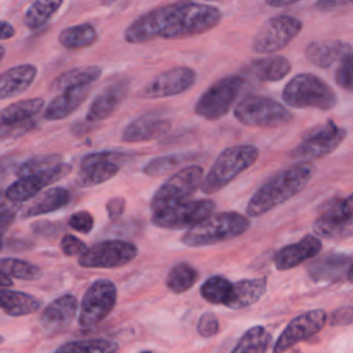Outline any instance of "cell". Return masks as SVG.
Listing matches in <instances>:
<instances>
[{"label":"cell","instance_id":"13","mask_svg":"<svg viewBox=\"0 0 353 353\" xmlns=\"http://www.w3.org/2000/svg\"><path fill=\"white\" fill-rule=\"evenodd\" d=\"M346 130L339 128L332 120L307 131L302 142L291 152L294 159L312 160L330 154L346 138Z\"/></svg>","mask_w":353,"mask_h":353},{"label":"cell","instance_id":"46","mask_svg":"<svg viewBox=\"0 0 353 353\" xmlns=\"http://www.w3.org/2000/svg\"><path fill=\"white\" fill-rule=\"evenodd\" d=\"M59 248L61 251L66 255V256H80L87 251V244L80 240L79 237L73 236V234H63L59 243Z\"/></svg>","mask_w":353,"mask_h":353},{"label":"cell","instance_id":"29","mask_svg":"<svg viewBox=\"0 0 353 353\" xmlns=\"http://www.w3.org/2000/svg\"><path fill=\"white\" fill-rule=\"evenodd\" d=\"M102 73V69L97 65L91 66H84V68H73L69 70L62 72L58 74L52 81H51V88L52 90H68V88H74V87H87L91 85L94 81L99 79Z\"/></svg>","mask_w":353,"mask_h":353},{"label":"cell","instance_id":"4","mask_svg":"<svg viewBox=\"0 0 353 353\" xmlns=\"http://www.w3.org/2000/svg\"><path fill=\"white\" fill-rule=\"evenodd\" d=\"M259 152L254 145H234L226 148L215 159L214 164L203 176L201 190L207 194L219 192L236 176L248 170L258 159Z\"/></svg>","mask_w":353,"mask_h":353},{"label":"cell","instance_id":"35","mask_svg":"<svg viewBox=\"0 0 353 353\" xmlns=\"http://www.w3.org/2000/svg\"><path fill=\"white\" fill-rule=\"evenodd\" d=\"M269 345L270 334L262 325H255L244 332L232 353H266Z\"/></svg>","mask_w":353,"mask_h":353},{"label":"cell","instance_id":"54","mask_svg":"<svg viewBox=\"0 0 353 353\" xmlns=\"http://www.w3.org/2000/svg\"><path fill=\"white\" fill-rule=\"evenodd\" d=\"M295 1L290 0V1H268L269 6L272 7H288V6H292Z\"/></svg>","mask_w":353,"mask_h":353},{"label":"cell","instance_id":"10","mask_svg":"<svg viewBox=\"0 0 353 353\" xmlns=\"http://www.w3.org/2000/svg\"><path fill=\"white\" fill-rule=\"evenodd\" d=\"M117 301V288L112 280L98 279L84 292L79 307V324L92 327L108 317Z\"/></svg>","mask_w":353,"mask_h":353},{"label":"cell","instance_id":"1","mask_svg":"<svg viewBox=\"0 0 353 353\" xmlns=\"http://www.w3.org/2000/svg\"><path fill=\"white\" fill-rule=\"evenodd\" d=\"M221 18L219 8L214 6L178 1L139 15L124 30V39L131 44L156 39H186L211 30L221 22Z\"/></svg>","mask_w":353,"mask_h":353},{"label":"cell","instance_id":"30","mask_svg":"<svg viewBox=\"0 0 353 353\" xmlns=\"http://www.w3.org/2000/svg\"><path fill=\"white\" fill-rule=\"evenodd\" d=\"M248 69L259 81H279L290 73L291 63L281 55H273L251 62Z\"/></svg>","mask_w":353,"mask_h":353},{"label":"cell","instance_id":"22","mask_svg":"<svg viewBox=\"0 0 353 353\" xmlns=\"http://www.w3.org/2000/svg\"><path fill=\"white\" fill-rule=\"evenodd\" d=\"M37 76V66L21 63L0 73V101L15 98L25 92Z\"/></svg>","mask_w":353,"mask_h":353},{"label":"cell","instance_id":"56","mask_svg":"<svg viewBox=\"0 0 353 353\" xmlns=\"http://www.w3.org/2000/svg\"><path fill=\"white\" fill-rule=\"evenodd\" d=\"M4 55H6V48L0 44V62H1V59L4 58Z\"/></svg>","mask_w":353,"mask_h":353},{"label":"cell","instance_id":"6","mask_svg":"<svg viewBox=\"0 0 353 353\" xmlns=\"http://www.w3.org/2000/svg\"><path fill=\"white\" fill-rule=\"evenodd\" d=\"M234 117L244 125L277 128L292 119V113L280 102L262 97L247 95L234 108Z\"/></svg>","mask_w":353,"mask_h":353},{"label":"cell","instance_id":"33","mask_svg":"<svg viewBox=\"0 0 353 353\" xmlns=\"http://www.w3.org/2000/svg\"><path fill=\"white\" fill-rule=\"evenodd\" d=\"M63 6L62 0H37L29 4L23 14V23L29 29L43 28Z\"/></svg>","mask_w":353,"mask_h":353},{"label":"cell","instance_id":"59","mask_svg":"<svg viewBox=\"0 0 353 353\" xmlns=\"http://www.w3.org/2000/svg\"><path fill=\"white\" fill-rule=\"evenodd\" d=\"M141 353H152V352H141Z\"/></svg>","mask_w":353,"mask_h":353},{"label":"cell","instance_id":"25","mask_svg":"<svg viewBox=\"0 0 353 353\" xmlns=\"http://www.w3.org/2000/svg\"><path fill=\"white\" fill-rule=\"evenodd\" d=\"M70 201V192L66 188L55 186L40 193L39 197L33 200L22 212V218H33L44 214L58 211Z\"/></svg>","mask_w":353,"mask_h":353},{"label":"cell","instance_id":"16","mask_svg":"<svg viewBox=\"0 0 353 353\" xmlns=\"http://www.w3.org/2000/svg\"><path fill=\"white\" fill-rule=\"evenodd\" d=\"M121 156V153L109 150L84 154L80 159V171L76 183L80 188H91L112 179L120 171L116 159Z\"/></svg>","mask_w":353,"mask_h":353},{"label":"cell","instance_id":"49","mask_svg":"<svg viewBox=\"0 0 353 353\" xmlns=\"http://www.w3.org/2000/svg\"><path fill=\"white\" fill-rule=\"evenodd\" d=\"M106 212H108V216L109 219L114 221L117 219L120 215H123L124 210H125V199L121 197V196H116V197H112L106 201Z\"/></svg>","mask_w":353,"mask_h":353},{"label":"cell","instance_id":"19","mask_svg":"<svg viewBox=\"0 0 353 353\" xmlns=\"http://www.w3.org/2000/svg\"><path fill=\"white\" fill-rule=\"evenodd\" d=\"M128 90H130V80L127 79L117 80L110 85H108L106 88H103L92 99L87 110L85 120L94 123V121L106 120L108 117L113 116L120 108V105L123 103L124 98L127 97Z\"/></svg>","mask_w":353,"mask_h":353},{"label":"cell","instance_id":"53","mask_svg":"<svg viewBox=\"0 0 353 353\" xmlns=\"http://www.w3.org/2000/svg\"><path fill=\"white\" fill-rule=\"evenodd\" d=\"M339 4H343V3H338V1H320L316 4L317 8H321V10H327L330 7H335V6H339Z\"/></svg>","mask_w":353,"mask_h":353},{"label":"cell","instance_id":"44","mask_svg":"<svg viewBox=\"0 0 353 353\" xmlns=\"http://www.w3.org/2000/svg\"><path fill=\"white\" fill-rule=\"evenodd\" d=\"M19 210H21V204L10 203L8 200L0 204V251L3 248V236L7 232V229L12 225L15 215Z\"/></svg>","mask_w":353,"mask_h":353},{"label":"cell","instance_id":"11","mask_svg":"<svg viewBox=\"0 0 353 353\" xmlns=\"http://www.w3.org/2000/svg\"><path fill=\"white\" fill-rule=\"evenodd\" d=\"M214 211L215 203L212 200H186L153 212L152 223L161 229H190L211 216Z\"/></svg>","mask_w":353,"mask_h":353},{"label":"cell","instance_id":"47","mask_svg":"<svg viewBox=\"0 0 353 353\" xmlns=\"http://www.w3.org/2000/svg\"><path fill=\"white\" fill-rule=\"evenodd\" d=\"M36 125H37L36 120L19 123V124H11V125H0V139L19 138L30 132L33 128H36Z\"/></svg>","mask_w":353,"mask_h":353},{"label":"cell","instance_id":"3","mask_svg":"<svg viewBox=\"0 0 353 353\" xmlns=\"http://www.w3.org/2000/svg\"><path fill=\"white\" fill-rule=\"evenodd\" d=\"M250 225L248 216L240 212L230 211L215 215L212 214L203 222L188 229V232L181 237V243L192 248L212 245L243 234Z\"/></svg>","mask_w":353,"mask_h":353},{"label":"cell","instance_id":"8","mask_svg":"<svg viewBox=\"0 0 353 353\" xmlns=\"http://www.w3.org/2000/svg\"><path fill=\"white\" fill-rule=\"evenodd\" d=\"M203 168L200 165H188L170 176L153 194L152 211H160L186 201L200 188L203 181Z\"/></svg>","mask_w":353,"mask_h":353},{"label":"cell","instance_id":"42","mask_svg":"<svg viewBox=\"0 0 353 353\" xmlns=\"http://www.w3.org/2000/svg\"><path fill=\"white\" fill-rule=\"evenodd\" d=\"M335 81L347 91L353 92V52L346 55L335 72Z\"/></svg>","mask_w":353,"mask_h":353},{"label":"cell","instance_id":"51","mask_svg":"<svg viewBox=\"0 0 353 353\" xmlns=\"http://www.w3.org/2000/svg\"><path fill=\"white\" fill-rule=\"evenodd\" d=\"M14 34H15V28L7 21H0V41L11 39L14 37Z\"/></svg>","mask_w":353,"mask_h":353},{"label":"cell","instance_id":"27","mask_svg":"<svg viewBox=\"0 0 353 353\" xmlns=\"http://www.w3.org/2000/svg\"><path fill=\"white\" fill-rule=\"evenodd\" d=\"M41 307V302L23 291L0 288V309L12 317L36 313Z\"/></svg>","mask_w":353,"mask_h":353},{"label":"cell","instance_id":"43","mask_svg":"<svg viewBox=\"0 0 353 353\" xmlns=\"http://www.w3.org/2000/svg\"><path fill=\"white\" fill-rule=\"evenodd\" d=\"M330 218L341 222H350L353 221V193L345 197L343 200L338 201L332 208L324 212Z\"/></svg>","mask_w":353,"mask_h":353},{"label":"cell","instance_id":"50","mask_svg":"<svg viewBox=\"0 0 353 353\" xmlns=\"http://www.w3.org/2000/svg\"><path fill=\"white\" fill-rule=\"evenodd\" d=\"M331 324H336V325H346V324H353V307L347 306V307H339L336 310L332 312L331 317H330Z\"/></svg>","mask_w":353,"mask_h":353},{"label":"cell","instance_id":"12","mask_svg":"<svg viewBox=\"0 0 353 353\" xmlns=\"http://www.w3.org/2000/svg\"><path fill=\"white\" fill-rule=\"evenodd\" d=\"M302 29V22L291 15H277L268 19L252 40L256 54H272L284 48Z\"/></svg>","mask_w":353,"mask_h":353},{"label":"cell","instance_id":"45","mask_svg":"<svg viewBox=\"0 0 353 353\" xmlns=\"http://www.w3.org/2000/svg\"><path fill=\"white\" fill-rule=\"evenodd\" d=\"M68 225H69V228H72L76 232L88 234L94 229V216L88 211L81 210V211L73 212L69 216Z\"/></svg>","mask_w":353,"mask_h":353},{"label":"cell","instance_id":"17","mask_svg":"<svg viewBox=\"0 0 353 353\" xmlns=\"http://www.w3.org/2000/svg\"><path fill=\"white\" fill-rule=\"evenodd\" d=\"M327 314L321 309L309 310L292 319L277 338L273 353H283L301 341L314 336L325 324Z\"/></svg>","mask_w":353,"mask_h":353},{"label":"cell","instance_id":"48","mask_svg":"<svg viewBox=\"0 0 353 353\" xmlns=\"http://www.w3.org/2000/svg\"><path fill=\"white\" fill-rule=\"evenodd\" d=\"M219 330V324H218V319L215 317L214 313L207 312L203 313L199 319V324H197V331L201 336L210 338L212 335H215Z\"/></svg>","mask_w":353,"mask_h":353},{"label":"cell","instance_id":"40","mask_svg":"<svg viewBox=\"0 0 353 353\" xmlns=\"http://www.w3.org/2000/svg\"><path fill=\"white\" fill-rule=\"evenodd\" d=\"M62 161V156L58 153L51 154H39L34 157L28 159L26 161L21 163L15 171L18 178H26L32 175L41 174L44 171H48L57 165H59Z\"/></svg>","mask_w":353,"mask_h":353},{"label":"cell","instance_id":"21","mask_svg":"<svg viewBox=\"0 0 353 353\" xmlns=\"http://www.w3.org/2000/svg\"><path fill=\"white\" fill-rule=\"evenodd\" d=\"M323 248L321 240L314 234H306L299 241L288 244L279 250L274 255V266L277 270H288L296 268L302 262L314 258Z\"/></svg>","mask_w":353,"mask_h":353},{"label":"cell","instance_id":"41","mask_svg":"<svg viewBox=\"0 0 353 353\" xmlns=\"http://www.w3.org/2000/svg\"><path fill=\"white\" fill-rule=\"evenodd\" d=\"M188 159V156L178 153V154H167V156H160L153 160H150L145 167L143 172L149 176H160L179 165Z\"/></svg>","mask_w":353,"mask_h":353},{"label":"cell","instance_id":"31","mask_svg":"<svg viewBox=\"0 0 353 353\" xmlns=\"http://www.w3.org/2000/svg\"><path fill=\"white\" fill-rule=\"evenodd\" d=\"M97 40H98V32L95 26L88 22L68 26L62 29L58 36L59 44L69 50L91 47Z\"/></svg>","mask_w":353,"mask_h":353},{"label":"cell","instance_id":"34","mask_svg":"<svg viewBox=\"0 0 353 353\" xmlns=\"http://www.w3.org/2000/svg\"><path fill=\"white\" fill-rule=\"evenodd\" d=\"M117 350V342L105 338H95L66 342L61 345L55 353H116Z\"/></svg>","mask_w":353,"mask_h":353},{"label":"cell","instance_id":"23","mask_svg":"<svg viewBox=\"0 0 353 353\" xmlns=\"http://www.w3.org/2000/svg\"><path fill=\"white\" fill-rule=\"evenodd\" d=\"M352 52V46L343 40L312 41L305 50L307 61L319 68H330Z\"/></svg>","mask_w":353,"mask_h":353},{"label":"cell","instance_id":"52","mask_svg":"<svg viewBox=\"0 0 353 353\" xmlns=\"http://www.w3.org/2000/svg\"><path fill=\"white\" fill-rule=\"evenodd\" d=\"M11 285H12V279L0 272V288H6V287H11Z\"/></svg>","mask_w":353,"mask_h":353},{"label":"cell","instance_id":"24","mask_svg":"<svg viewBox=\"0 0 353 353\" xmlns=\"http://www.w3.org/2000/svg\"><path fill=\"white\" fill-rule=\"evenodd\" d=\"M90 94V85L87 87H74L63 90L59 95H57L43 112V117L47 121H57L70 116Z\"/></svg>","mask_w":353,"mask_h":353},{"label":"cell","instance_id":"5","mask_svg":"<svg viewBox=\"0 0 353 353\" xmlns=\"http://www.w3.org/2000/svg\"><path fill=\"white\" fill-rule=\"evenodd\" d=\"M284 102L295 109L313 108L330 110L336 105L334 90L319 76L299 73L294 76L283 90Z\"/></svg>","mask_w":353,"mask_h":353},{"label":"cell","instance_id":"28","mask_svg":"<svg viewBox=\"0 0 353 353\" xmlns=\"http://www.w3.org/2000/svg\"><path fill=\"white\" fill-rule=\"evenodd\" d=\"M43 108L44 99L40 97L12 102L0 110V125H11L34 120V116Z\"/></svg>","mask_w":353,"mask_h":353},{"label":"cell","instance_id":"39","mask_svg":"<svg viewBox=\"0 0 353 353\" xmlns=\"http://www.w3.org/2000/svg\"><path fill=\"white\" fill-rule=\"evenodd\" d=\"M232 288L233 284L228 279L222 276H212L203 283L200 292L201 296L210 303L226 305L230 298Z\"/></svg>","mask_w":353,"mask_h":353},{"label":"cell","instance_id":"2","mask_svg":"<svg viewBox=\"0 0 353 353\" xmlns=\"http://www.w3.org/2000/svg\"><path fill=\"white\" fill-rule=\"evenodd\" d=\"M312 175L313 168L305 163L277 172L254 193L245 208L247 215L255 218L285 203L307 185Z\"/></svg>","mask_w":353,"mask_h":353},{"label":"cell","instance_id":"15","mask_svg":"<svg viewBox=\"0 0 353 353\" xmlns=\"http://www.w3.org/2000/svg\"><path fill=\"white\" fill-rule=\"evenodd\" d=\"M70 172H72V165L68 163H61L59 165L48 171H44L41 174L26 176V178H18L4 190L6 200L15 204H22L25 201H29L30 199L37 196L44 188L55 183L57 181L62 179Z\"/></svg>","mask_w":353,"mask_h":353},{"label":"cell","instance_id":"32","mask_svg":"<svg viewBox=\"0 0 353 353\" xmlns=\"http://www.w3.org/2000/svg\"><path fill=\"white\" fill-rule=\"evenodd\" d=\"M349 262L350 258L343 254H330L313 262L309 266V273L317 281L336 280L343 273Z\"/></svg>","mask_w":353,"mask_h":353},{"label":"cell","instance_id":"9","mask_svg":"<svg viewBox=\"0 0 353 353\" xmlns=\"http://www.w3.org/2000/svg\"><path fill=\"white\" fill-rule=\"evenodd\" d=\"M138 256V247L127 240L112 239L92 244L77 258L81 268L114 269L132 262Z\"/></svg>","mask_w":353,"mask_h":353},{"label":"cell","instance_id":"26","mask_svg":"<svg viewBox=\"0 0 353 353\" xmlns=\"http://www.w3.org/2000/svg\"><path fill=\"white\" fill-rule=\"evenodd\" d=\"M266 292V279H244L233 284L230 298L226 303L230 309H244L259 301Z\"/></svg>","mask_w":353,"mask_h":353},{"label":"cell","instance_id":"18","mask_svg":"<svg viewBox=\"0 0 353 353\" xmlns=\"http://www.w3.org/2000/svg\"><path fill=\"white\" fill-rule=\"evenodd\" d=\"M79 307L77 298L73 294H63L50 302L41 312L39 321L48 334H58L68 328L76 317Z\"/></svg>","mask_w":353,"mask_h":353},{"label":"cell","instance_id":"20","mask_svg":"<svg viewBox=\"0 0 353 353\" xmlns=\"http://www.w3.org/2000/svg\"><path fill=\"white\" fill-rule=\"evenodd\" d=\"M170 130L171 121L168 119L148 113L134 119L124 127L121 132V141L128 143L153 141L167 135Z\"/></svg>","mask_w":353,"mask_h":353},{"label":"cell","instance_id":"37","mask_svg":"<svg viewBox=\"0 0 353 353\" xmlns=\"http://www.w3.org/2000/svg\"><path fill=\"white\" fill-rule=\"evenodd\" d=\"M199 277L197 270L189 263H176L167 274L165 284L175 294H182L193 287Z\"/></svg>","mask_w":353,"mask_h":353},{"label":"cell","instance_id":"36","mask_svg":"<svg viewBox=\"0 0 353 353\" xmlns=\"http://www.w3.org/2000/svg\"><path fill=\"white\" fill-rule=\"evenodd\" d=\"M0 272L8 277H15L26 281L37 280L43 274V270L37 265L12 256L0 258Z\"/></svg>","mask_w":353,"mask_h":353},{"label":"cell","instance_id":"57","mask_svg":"<svg viewBox=\"0 0 353 353\" xmlns=\"http://www.w3.org/2000/svg\"><path fill=\"white\" fill-rule=\"evenodd\" d=\"M6 201V196H4V190L0 189V204H3Z\"/></svg>","mask_w":353,"mask_h":353},{"label":"cell","instance_id":"55","mask_svg":"<svg viewBox=\"0 0 353 353\" xmlns=\"http://www.w3.org/2000/svg\"><path fill=\"white\" fill-rule=\"evenodd\" d=\"M346 279H347L349 283L353 284V263L350 265V268H349V270H347V273H346Z\"/></svg>","mask_w":353,"mask_h":353},{"label":"cell","instance_id":"7","mask_svg":"<svg viewBox=\"0 0 353 353\" xmlns=\"http://www.w3.org/2000/svg\"><path fill=\"white\" fill-rule=\"evenodd\" d=\"M245 81L240 76H228L204 91L194 105V113L205 120L223 117L234 105Z\"/></svg>","mask_w":353,"mask_h":353},{"label":"cell","instance_id":"14","mask_svg":"<svg viewBox=\"0 0 353 353\" xmlns=\"http://www.w3.org/2000/svg\"><path fill=\"white\" fill-rule=\"evenodd\" d=\"M196 83V72L188 66H176L157 74L145 84L138 97L145 99H156L174 97L188 91Z\"/></svg>","mask_w":353,"mask_h":353},{"label":"cell","instance_id":"38","mask_svg":"<svg viewBox=\"0 0 353 353\" xmlns=\"http://www.w3.org/2000/svg\"><path fill=\"white\" fill-rule=\"evenodd\" d=\"M314 236L323 239H346L353 236V221L341 222L330 218L328 215H320L313 223Z\"/></svg>","mask_w":353,"mask_h":353},{"label":"cell","instance_id":"58","mask_svg":"<svg viewBox=\"0 0 353 353\" xmlns=\"http://www.w3.org/2000/svg\"><path fill=\"white\" fill-rule=\"evenodd\" d=\"M4 342V338H3V335H0V343H3Z\"/></svg>","mask_w":353,"mask_h":353}]
</instances>
